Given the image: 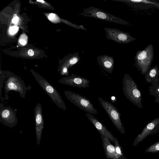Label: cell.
Wrapping results in <instances>:
<instances>
[{
	"label": "cell",
	"mask_w": 159,
	"mask_h": 159,
	"mask_svg": "<svg viewBox=\"0 0 159 159\" xmlns=\"http://www.w3.org/2000/svg\"><path fill=\"white\" fill-rule=\"evenodd\" d=\"M3 82L6 99H8L7 93L11 91L18 92L21 98H25L27 88L24 81L20 77L13 74L1 75L0 84Z\"/></svg>",
	"instance_id": "6da1fadb"
},
{
	"label": "cell",
	"mask_w": 159,
	"mask_h": 159,
	"mask_svg": "<svg viewBox=\"0 0 159 159\" xmlns=\"http://www.w3.org/2000/svg\"><path fill=\"white\" fill-rule=\"evenodd\" d=\"M122 82L123 90L125 96L138 107L142 108L141 93L129 74L124 75Z\"/></svg>",
	"instance_id": "7a4b0ae2"
},
{
	"label": "cell",
	"mask_w": 159,
	"mask_h": 159,
	"mask_svg": "<svg viewBox=\"0 0 159 159\" xmlns=\"http://www.w3.org/2000/svg\"><path fill=\"white\" fill-rule=\"evenodd\" d=\"M154 48L152 44L148 45L143 50L137 51L134 57V66L144 75L151 66L154 58Z\"/></svg>",
	"instance_id": "3957f363"
},
{
	"label": "cell",
	"mask_w": 159,
	"mask_h": 159,
	"mask_svg": "<svg viewBox=\"0 0 159 159\" xmlns=\"http://www.w3.org/2000/svg\"><path fill=\"white\" fill-rule=\"evenodd\" d=\"M35 80L42 89L60 108L65 111L66 108L60 93L55 88L49 83L44 78L38 73L32 71Z\"/></svg>",
	"instance_id": "277c9868"
},
{
	"label": "cell",
	"mask_w": 159,
	"mask_h": 159,
	"mask_svg": "<svg viewBox=\"0 0 159 159\" xmlns=\"http://www.w3.org/2000/svg\"><path fill=\"white\" fill-rule=\"evenodd\" d=\"M79 14L82 16L122 25H131L128 22L120 18L92 6L84 9L83 11Z\"/></svg>",
	"instance_id": "5b68a950"
},
{
	"label": "cell",
	"mask_w": 159,
	"mask_h": 159,
	"mask_svg": "<svg viewBox=\"0 0 159 159\" xmlns=\"http://www.w3.org/2000/svg\"><path fill=\"white\" fill-rule=\"evenodd\" d=\"M64 93L66 98L80 109L90 113L98 114L97 110L88 98L70 91H65Z\"/></svg>",
	"instance_id": "8992f818"
},
{
	"label": "cell",
	"mask_w": 159,
	"mask_h": 159,
	"mask_svg": "<svg viewBox=\"0 0 159 159\" xmlns=\"http://www.w3.org/2000/svg\"><path fill=\"white\" fill-rule=\"evenodd\" d=\"M98 99L102 107L117 129L122 134L125 133V130L121 122V115L118 110L111 102L100 98H98Z\"/></svg>",
	"instance_id": "52a82bcc"
},
{
	"label": "cell",
	"mask_w": 159,
	"mask_h": 159,
	"mask_svg": "<svg viewBox=\"0 0 159 159\" xmlns=\"http://www.w3.org/2000/svg\"><path fill=\"white\" fill-rule=\"evenodd\" d=\"M104 29L106 32V38L118 43L128 44L136 39L129 33L117 29L108 27H105Z\"/></svg>",
	"instance_id": "ba28073f"
},
{
	"label": "cell",
	"mask_w": 159,
	"mask_h": 159,
	"mask_svg": "<svg viewBox=\"0 0 159 159\" xmlns=\"http://www.w3.org/2000/svg\"><path fill=\"white\" fill-rule=\"evenodd\" d=\"M0 122L10 127L15 126L18 121L15 111L10 106L5 107L0 104Z\"/></svg>",
	"instance_id": "9c48e42d"
},
{
	"label": "cell",
	"mask_w": 159,
	"mask_h": 159,
	"mask_svg": "<svg viewBox=\"0 0 159 159\" xmlns=\"http://www.w3.org/2000/svg\"><path fill=\"white\" fill-rule=\"evenodd\" d=\"M159 131V117L155 118L147 123L142 132L136 136L133 144L134 146L142 142L150 135L155 134Z\"/></svg>",
	"instance_id": "30bf717a"
},
{
	"label": "cell",
	"mask_w": 159,
	"mask_h": 159,
	"mask_svg": "<svg viewBox=\"0 0 159 159\" xmlns=\"http://www.w3.org/2000/svg\"><path fill=\"white\" fill-rule=\"evenodd\" d=\"M60 83L79 88L89 87V80L87 79L72 74L71 75L63 77L58 80Z\"/></svg>",
	"instance_id": "8fae6325"
},
{
	"label": "cell",
	"mask_w": 159,
	"mask_h": 159,
	"mask_svg": "<svg viewBox=\"0 0 159 159\" xmlns=\"http://www.w3.org/2000/svg\"><path fill=\"white\" fill-rule=\"evenodd\" d=\"M35 130L37 142L39 145L43 129L44 128V120L42 108L41 104L37 103L34 109Z\"/></svg>",
	"instance_id": "7c38bea8"
},
{
	"label": "cell",
	"mask_w": 159,
	"mask_h": 159,
	"mask_svg": "<svg viewBox=\"0 0 159 159\" xmlns=\"http://www.w3.org/2000/svg\"><path fill=\"white\" fill-rule=\"evenodd\" d=\"M121 2L129 6L142 9L155 7L159 10V2L155 0H112Z\"/></svg>",
	"instance_id": "4fadbf2b"
},
{
	"label": "cell",
	"mask_w": 159,
	"mask_h": 159,
	"mask_svg": "<svg viewBox=\"0 0 159 159\" xmlns=\"http://www.w3.org/2000/svg\"><path fill=\"white\" fill-rule=\"evenodd\" d=\"M85 114L88 118L99 132L100 135L108 138L110 141L114 143L116 138L113 136L104 125L91 113L86 112Z\"/></svg>",
	"instance_id": "5bb4252c"
},
{
	"label": "cell",
	"mask_w": 159,
	"mask_h": 159,
	"mask_svg": "<svg viewBox=\"0 0 159 159\" xmlns=\"http://www.w3.org/2000/svg\"><path fill=\"white\" fill-rule=\"evenodd\" d=\"M98 63L103 69L109 74L111 73L114 67V60L113 57L106 55L97 57Z\"/></svg>",
	"instance_id": "9a60e30c"
},
{
	"label": "cell",
	"mask_w": 159,
	"mask_h": 159,
	"mask_svg": "<svg viewBox=\"0 0 159 159\" xmlns=\"http://www.w3.org/2000/svg\"><path fill=\"white\" fill-rule=\"evenodd\" d=\"M101 135L105 155L107 159H118L116 152L115 146L111 143L109 139Z\"/></svg>",
	"instance_id": "2e32d148"
},
{
	"label": "cell",
	"mask_w": 159,
	"mask_h": 159,
	"mask_svg": "<svg viewBox=\"0 0 159 159\" xmlns=\"http://www.w3.org/2000/svg\"><path fill=\"white\" fill-rule=\"evenodd\" d=\"M159 69L158 66L150 67L144 74V77L147 82L156 85L159 84L158 76Z\"/></svg>",
	"instance_id": "e0dca14e"
},
{
	"label": "cell",
	"mask_w": 159,
	"mask_h": 159,
	"mask_svg": "<svg viewBox=\"0 0 159 159\" xmlns=\"http://www.w3.org/2000/svg\"><path fill=\"white\" fill-rule=\"evenodd\" d=\"M80 59L81 58L79 56L78 52H77L75 53L74 54L72 55L68 61H67L66 65L62 67L60 70L64 68H66L68 69L69 67L78 63Z\"/></svg>",
	"instance_id": "ac0fdd59"
},
{
	"label": "cell",
	"mask_w": 159,
	"mask_h": 159,
	"mask_svg": "<svg viewBox=\"0 0 159 159\" xmlns=\"http://www.w3.org/2000/svg\"><path fill=\"white\" fill-rule=\"evenodd\" d=\"M114 144L116 154L118 159H127L124 156L122 148L116 138Z\"/></svg>",
	"instance_id": "d6986e66"
},
{
	"label": "cell",
	"mask_w": 159,
	"mask_h": 159,
	"mask_svg": "<svg viewBox=\"0 0 159 159\" xmlns=\"http://www.w3.org/2000/svg\"><path fill=\"white\" fill-rule=\"evenodd\" d=\"M145 152L148 153L159 152V141L151 145L145 150Z\"/></svg>",
	"instance_id": "ffe728a7"
},
{
	"label": "cell",
	"mask_w": 159,
	"mask_h": 159,
	"mask_svg": "<svg viewBox=\"0 0 159 159\" xmlns=\"http://www.w3.org/2000/svg\"><path fill=\"white\" fill-rule=\"evenodd\" d=\"M150 94L156 97L159 95V84L156 85H152L149 88Z\"/></svg>",
	"instance_id": "44dd1931"
},
{
	"label": "cell",
	"mask_w": 159,
	"mask_h": 159,
	"mask_svg": "<svg viewBox=\"0 0 159 159\" xmlns=\"http://www.w3.org/2000/svg\"><path fill=\"white\" fill-rule=\"evenodd\" d=\"M18 28L16 26L11 27L10 29V32L11 34L16 33L18 30Z\"/></svg>",
	"instance_id": "7402d4cb"
},
{
	"label": "cell",
	"mask_w": 159,
	"mask_h": 159,
	"mask_svg": "<svg viewBox=\"0 0 159 159\" xmlns=\"http://www.w3.org/2000/svg\"><path fill=\"white\" fill-rule=\"evenodd\" d=\"M28 54L30 56H32L34 55V52L32 49H29L28 51Z\"/></svg>",
	"instance_id": "603a6c76"
},
{
	"label": "cell",
	"mask_w": 159,
	"mask_h": 159,
	"mask_svg": "<svg viewBox=\"0 0 159 159\" xmlns=\"http://www.w3.org/2000/svg\"><path fill=\"white\" fill-rule=\"evenodd\" d=\"M55 14L53 13H51L48 16V18L50 20H52L55 17Z\"/></svg>",
	"instance_id": "cb8c5ba5"
},
{
	"label": "cell",
	"mask_w": 159,
	"mask_h": 159,
	"mask_svg": "<svg viewBox=\"0 0 159 159\" xmlns=\"http://www.w3.org/2000/svg\"><path fill=\"white\" fill-rule=\"evenodd\" d=\"M19 20L18 17L17 16H16L14 18H13L12 19V22L13 23H15L17 22H18Z\"/></svg>",
	"instance_id": "d4e9b609"
},
{
	"label": "cell",
	"mask_w": 159,
	"mask_h": 159,
	"mask_svg": "<svg viewBox=\"0 0 159 159\" xmlns=\"http://www.w3.org/2000/svg\"><path fill=\"white\" fill-rule=\"evenodd\" d=\"M20 43L22 45H24L26 43V42L24 40V39H21L20 41Z\"/></svg>",
	"instance_id": "484cf974"
},
{
	"label": "cell",
	"mask_w": 159,
	"mask_h": 159,
	"mask_svg": "<svg viewBox=\"0 0 159 159\" xmlns=\"http://www.w3.org/2000/svg\"><path fill=\"white\" fill-rule=\"evenodd\" d=\"M156 98L155 100V102L159 103V95H158Z\"/></svg>",
	"instance_id": "4316f807"
},
{
	"label": "cell",
	"mask_w": 159,
	"mask_h": 159,
	"mask_svg": "<svg viewBox=\"0 0 159 159\" xmlns=\"http://www.w3.org/2000/svg\"><path fill=\"white\" fill-rule=\"evenodd\" d=\"M111 101L113 102H114L116 101V98L114 96H112L111 98Z\"/></svg>",
	"instance_id": "83f0119b"
},
{
	"label": "cell",
	"mask_w": 159,
	"mask_h": 159,
	"mask_svg": "<svg viewBox=\"0 0 159 159\" xmlns=\"http://www.w3.org/2000/svg\"><path fill=\"white\" fill-rule=\"evenodd\" d=\"M37 1L40 2L42 3H44V1L43 0H37Z\"/></svg>",
	"instance_id": "f1b7e54d"
},
{
	"label": "cell",
	"mask_w": 159,
	"mask_h": 159,
	"mask_svg": "<svg viewBox=\"0 0 159 159\" xmlns=\"http://www.w3.org/2000/svg\"><path fill=\"white\" fill-rule=\"evenodd\" d=\"M16 16H17V15L16 14H14L13 17V18H14Z\"/></svg>",
	"instance_id": "f546056e"
}]
</instances>
